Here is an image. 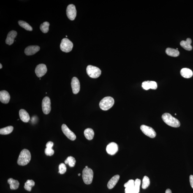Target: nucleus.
<instances>
[{"label":"nucleus","mask_w":193,"mask_h":193,"mask_svg":"<svg viewBox=\"0 0 193 193\" xmlns=\"http://www.w3.org/2000/svg\"><path fill=\"white\" fill-rule=\"evenodd\" d=\"M66 37H67V36H66Z\"/></svg>","instance_id":"79ce46f5"},{"label":"nucleus","mask_w":193,"mask_h":193,"mask_svg":"<svg viewBox=\"0 0 193 193\" xmlns=\"http://www.w3.org/2000/svg\"><path fill=\"white\" fill-rule=\"evenodd\" d=\"M53 145L54 144L53 142L49 141L47 143L46 145V148H52Z\"/></svg>","instance_id":"c9c22d12"},{"label":"nucleus","mask_w":193,"mask_h":193,"mask_svg":"<svg viewBox=\"0 0 193 193\" xmlns=\"http://www.w3.org/2000/svg\"><path fill=\"white\" fill-rule=\"evenodd\" d=\"M87 72L90 77L96 78L100 76L101 71L99 68L95 66L89 65L87 68Z\"/></svg>","instance_id":"39448f33"},{"label":"nucleus","mask_w":193,"mask_h":193,"mask_svg":"<svg viewBox=\"0 0 193 193\" xmlns=\"http://www.w3.org/2000/svg\"><path fill=\"white\" fill-rule=\"evenodd\" d=\"M142 86L143 89L148 90L150 89V81H145L142 83Z\"/></svg>","instance_id":"2f4dec72"},{"label":"nucleus","mask_w":193,"mask_h":193,"mask_svg":"<svg viewBox=\"0 0 193 193\" xmlns=\"http://www.w3.org/2000/svg\"><path fill=\"white\" fill-rule=\"evenodd\" d=\"M19 25L22 27L27 31H32L33 28L29 24L27 23L26 22L23 21V20H20L18 21Z\"/></svg>","instance_id":"a878e982"},{"label":"nucleus","mask_w":193,"mask_h":193,"mask_svg":"<svg viewBox=\"0 0 193 193\" xmlns=\"http://www.w3.org/2000/svg\"><path fill=\"white\" fill-rule=\"evenodd\" d=\"M43 111L44 114L48 115L51 110V102L50 98L45 96L43 99L42 102Z\"/></svg>","instance_id":"0eeeda50"},{"label":"nucleus","mask_w":193,"mask_h":193,"mask_svg":"<svg viewBox=\"0 0 193 193\" xmlns=\"http://www.w3.org/2000/svg\"><path fill=\"white\" fill-rule=\"evenodd\" d=\"M150 180L148 176H145L142 180V188L143 189H147L150 185Z\"/></svg>","instance_id":"c85d7f7f"},{"label":"nucleus","mask_w":193,"mask_h":193,"mask_svg":"<svg viewBox=\"0 0 193 193\" xmlns=\"http://www.w3.org/2000/svg\"><path fill=\"white\" fill-rule=\"evenodd\" d=\"M73 46V44L72 42L69 39L65 38L62 40L60 45V48L62 51L68 53L72 50Z\"/></svg>","instance_id":"423d86ee"},{"label":"nucleus","mask_w":193,"mask_h":193,"mask_svg":"<svg viewBox=\"0 0 193 193\" xmlns=\"http://www.w3.org/2000/svg\"><path fill=\"white\" fill-rule=\"evenodd\" d=\"M10 96L7 91L3 90L0 92V101L2 103L7 104L10 99Z\"/></svg>","instance_id":"2eb2a0df"},{"label":"nucleus","mask_w":193,"mask_h":193,"mask_svg":"<svg viewBox=\"0 0 193 193\" xmlns=\"http://www.w3.org/2000/svg\"><path fill=\"white\" fill-rule=\"evenodd\" d=\"M67 15L68 18L71 20L75 19L77 15V11L75 6L71 4L68 6L67 8Z\"/></svg>","instance_id":"1a4fd4ad"},{"label":"nucleus","mask_w":193,"mask_h":193,"mask_svg":"<svg viewBox=\"0 0 193 193\" xmlns=\"http://www.w3.org/2000/svg\"><path fill=\"white\" fill-rule=\"evenodd\" d=\"M191 43H192V40L190 38H188L186 41H181L180 42V45L185 50L190 51L192 49V47L191 45Z\"/></svg>","instance_id":"a211bd4d"},{"label":"nucleus","mask_w":193,"mask_h":193,"mask_svg":"<svg viewBox=\"0 0 193 193\" xmlns=\"http://www.w3.org/2000/svg\"><path fill=\"white\" fill-rule=\"evenodd\" d=\"M40 50V47L37 45L29 46L25 49L24 53L27 56H31L36 54Z\"/></svg>","instance_id":"4468645a"},{"label":"nucleus","mask_w":193,"mask_h":193,"mask_svg":"<svg viewBox=\"0 0 193 193\" xmlns=\"http://www.w3.org/2000/svg\"><path fill=\"white\" fill-rule=\"evenodd\" d=\"M165 193H172V191L170 189H167Z\"/></svg>","instance_id":"4c0bfd02"},{"label":"nucleus","mask_w":193,"mask_h":193,"mask_svg":"<svg viewBox=\"0 0 193 193\" xmlns=\"http://www.w3.org/2000/svg\"><path fill=\"white\" fill-rule=\"evenodd\" d=\"M65 164H68L69 166L73 167L75 166L76 160L75 158L72 156H69L64 161Z\"/></svg>","instance_id":"bb28decb"},{"label":"nucleus","mask_w":193,"mask_h":193,"mask_svg":"<svg viewBox=\"0 0 193 193\" xmlns=\"http://www.w3.org/2000/svg\"><path fill=\"white\" fill-rule=\"evenodd\" d=\"M162 119L168 125L173 127H178L180 123L178 120L169 113H165L162 115Z\"/></svg>","instance_id":"f03ea898"},{"label":"nucleus","mask_w":193,"mask_h":193,"mask_svg":"<svg viewBox=\"0 0 193 193\" xmlns=\"http://www.w3.org/2000/svg\"><path fill=\"white\" fill-rule=\"evenodd\" d=\"M45 153L47 156H52L54 153V151L52 148H46L45 150Z\"/></svg>","instance_id":"7c9ffc66"},{"label":"nucleus","mask_w":193,"mask_h":193,"mask_svg":"<svg viewBox=\"0 0 193 193\" xmlns=\"http://www.w3.org/2000/svg\"><path fill=\"white\" fill-rule=\"evenodd\" d=\"M8 183L10 185V188L11 190H15L18 189L20 183L17 180L12 178H9L8 180Z\"/></svg>","instance_id":"412c9836"},{"label":"nucleus","mask_w":193,"mask_h":193,"mask_svg":"<svg viewBox=\"0 0 193 193\" xmlns=\"http://www.w3.org/2000/svg\"><path fill=\"white\" fill-rule=\"evenodd\" d=\"M50 25V23L47 22H45L42 24L40 27L41 31L45 34L47 33L49 31Z\"/></svg>","instance_id":"cd10ccee"},{"label":"nucleus","mask_w":193,"mask_h":193,"mask_svg":"<svg viewBox=\"0 0 193 193\" xmlns=\"http://www.w3.org/2000/svg\"><path fill=\"white\" fill-rule=\"evenodd\" d=\"M120 178V176L119 175H116L112 177L107 184V187L108 189H113L118 183Z\"/></svg>","instance_id":"6ab92c4d"},{"label":"nucleus","mask_w":193,"mask_h":193,"mask_svg":"<svg viewBox=\"0 0 193 193\" xmlns=\"http://www.w3.org/2000/svg\"><path fill=\"white\" fill-rule=\"evenodd\" d=\"M71 87H72L73 93L74 94H77L80 89V82L78 79L76 77L72 78L71 81Z\"/></svg>","instance_id":"f8f14e48"},{"label":"nucleus","mask_w":193,"mask_h":193,"mask_svg":"<svg viewBox=\"0 0 193 193\" xmlns=\"http://www.w3.org/2000/svg\"><path fill=\"white\" fill-rule=\"evenodd\" d=\"M180 73L182 76L186 78H191L193 76V72L192 70L187 68H183L182 69Z\"/></svg>","instance_id":"aec40b11"},{"label":"nucleus","mask_w":193,"mask_h":193,"mask_svg":"<svg viewBox=\"0 0 193 193\" xmlns=\"http://www.w3.org/2000/svg\"><path fill=\"white\" fill-rule=\"evenodd\" d=\"M17 33L16 31H10L7 35V38L6 39V43L9 45H11L13 44L15 38L16 37Z\"/></svg>","instance_id":"dca6fc26"},{"label":"nucleus","mask_w":193,"mask_h":193,"mask_svg":"<svg viewBox=\"0 0 193 193\" xmlns=\"http://www.w3.org/2000/svg\"><path fill=\"white\" fill-rule=\"evenodd\" d=\"M150 88L152 90H156L157 88V83L156 82L150 81Z\"/></svg>","instance_id":"72a5a7b5"},{"label":"nucleus","mask_w":193,"mask_h":193,"mask_svg":"<svg viewBox=\"0 0 193 193\" xmlns=\"http://www.w3.org/2000/svg\"><path fill=\"white\" fill-rule=\"evenodd\" d=\"M62 130L63 134L68 138L72 141H74L76 138V136L65 124H63L62 126Z\"/></svg>","instance_id":"9d476101"},{"label":"nucleus","mask_w":193,"mask_h":193,"mask_svg":"<svg viewBox=\"0 0 193 193\" xmlns=\"http://www.w3.org/2000/svg\"><path fill=\"white\" fill-rule=\"evenodd\" d=\"M166 52L169 56L177 57L180 55V52L176 49L168 48L166 49Z\"/></svg>","instance_id":"4be33fe9"},{"label":"nucleus","mask_w":193,"mask_h":193,"mask_svg":"<svg viewBox=\"0 0 193 193\" xmlns=\"http://www.w3.org/2000/svg\"><path fill=\"white\" fill-rule=\"evenodd\" d=\"M13 129V127L12 126H9L2 128L0 129V134L2 135L8 134L12 132Z\"/></svg>","instance_id":"b1692460"},{"label":"nucleus","mask_w":193,"mask_h":193,"mask_svg":"<svg viewBox=\"0 0 193 193\" xmlns=\"http://www.w3.org/2000/svg\"><path fill=\"white\" fill-rule=\"evenodd\" d=\"M47 69L46 66L43 64L38 65L35 69V73L38 77L39 78L43 76L46 73Z\"/></svg>","instance_id":"9b49d317"},{"label":"nucleus","mask_w":193,"mask_h":193,"mask_svg":"<svg viewBox=\"0 0 193 193\" xmlns=\"http://www.w3.org/2000/svg\"><path fill=\"white\" fill-rule=\"evenodd\" d=\"M88 166H86L85 167V168H88Z\"/></svg>","instance_id":"a19ab883"},{"label":"nucleus","mask_w":193,"mask_h":193,"mask_svg":"<svg viewBox=\"0 0 193 193\" xmlns=\"http://www.w3.org/2000/svg\"><path fill=\"white\" fill-rule=\"evenodd\" d=\"M190 182L191 186L193 189V175H191L190 176Z\"/></svg>","instance_id":"e433bc0d"},{"label":"nucleus","mask_w":193,"mask_h":193,"mask_svg":"<svg viewBox=\"0 0 193 193\" xmlns=\"http://www.w3.org/2000/svg\"><path fill=\"white\" fill-rule=\"evenodd\" d=\"M106 150L109 155H114L118 151V145L115 142H111L107 145Z\"/></svg>","instance_id":"ddd939ff"},{"label":"nucleus","mask_w":193,"mask_h":193,"mask_svg":"<svg viewBox=\"0 0 193 193\" xmlns=\"http://www.w3.org/2000/svg\"><path fill=\"white\" fill-rule=\"evenodd\" d=\"M115 101L113 98L110 96L104 97L99 103V107L102 110H107L111 108L114 104Z\"/></svg>","instance_id":"7ed1b4c3"},{"label":"nucleus","mask_w":193,"mask_h":193,"mask_svg":"<svg viewBox=\"0 0 193 193\" xmlns=\"http://www.w3.org/2000/svg\"><path fill=\"white\" fill-rule=\"evenodd\" d=\"M140 129L142 132L151 138H154L156 137V132L152 128L145 125H142L141 126Z\"/></svg>","instance_id":"6e6552de"},{"label":"nucleus","mask_w":193,"mask_h":193,"mask_svg":"<svg viewBox=\"0 0 193 193\" xmlns=\"http://www.w3.org/2000/svg\"><path fill=\"white\" fill-rule=\"evenodd\" d=\"M35 185V182L33 180H27L25 183L24 188L25 190L28 191H31V188Z\"/></svg>","instance_id":"393cba45"},{"label":"nucleus","mask_w":193,"mask_h":193,"mask_svg":"<svg viewBox=\"0 0 193 193\" xmlns=\"http://www.w3.org/2000/svg\"><path fill=\"white\" fill-rule=\"evenodd\" d=\"M141 180L139 179H136L134 181V186L136 187L140 188L141 184Z\"/></svg>","instance_id":"f704fd0d"},{"label":"nucleus","mask_w":193,"mask_h":193,"mask_svg":"<svg viewBox=\"0 0 193 193\" xmlns=\"http://www.w3.org/2000/svg\"><path fill=\"white\" fill-rule=\"evenodd\" d=\"M2 64H1H1H0V69H2Z\"/></svg>","instance_id":"58836bf2"},{"label":"nucleus","mask_w":193,"mask_h":193,"mask_svg":"<svg viewBox=\"0 0 193 193\" xmlns=\"http://www.w3.org/2000/svg\"><path fill=\"white\" fill-rule=\"evenodd\" d=\"M84 135L87 140H92L94 137V132L92 129L88 128L85 129L84 131Z\"/></svg>","instance_id":"5701e85b"},{"label":"nucleus","mask_w":193,"mask_h":193,"mask_svg":"<svg viewBox=\"0 0 193 193\" xmlns=\"http://www.w3.org/2000/svg\"><path fill=\"white\" fill-rule=\"evenodd\" d=\"M80 173L78 174V176H80Z\"/></svg>","instance_id":"ea45409f"},{"label":"nucleus","mask_w":193,"mask_h":193,"mask_svg":"<svg viewBox=\"0 0 193 193\" xmlns=\"http://www.w3.org/2000/svg\"><path fill=\"white\" fill-rule=\"evenodd\" d=\"M93 170L89 168H85L82 172V178L85 184H91L93 181Z\"/></svg>","instance_id":"20e7f679"},{"label":"nucleus","mask_w":193,"mask_h":193,"mask_svg":"<svg viewBox=\"0 0 193 193\" xmlns=\"http://www.w3.org/2000/svg\"><path fill=\"white\" fill-rule=\"evenodd\" d=\"M59 170L58 173H60L61 174H63L65 173L67 170V168H66L65 164L63 163L60 164L59 166Z\"/></svg>","instance_id":"c756f323"},{"label":"nucleus","mask_w":193,"mask_h":193,"mask_svg":"<svg viewBox=\"0 0 193 193\" xmlns=\"http://www.w3.org/2000/svg\"><path fill=\"white\" fill-rule=\"evenodd\" d=\"M19 115L20 119L23 122L27 123L29 121L30 119L29 115L26 110L24 109H21L19 111Z\"/></svg>","instance_id":"f3484780"},{"label":"nucleus","mask_w":193,"mask_h":193,"mask_svg":"<svg viewBox=\"0 0 193 193\" xmlns=\"http://www.w3.org/2000/svg\"><path fill=\"white\" fill-rule=\"evenodd\" d=\"M124 187L125 188L130 187L134 186V180H130L128 181L127 183H125Z\"/></svg>","instance_id":"473e14b6"},{"label":"nucleus","mask_w":193,"mask_h":193,"mask_svg":"<svg viewBox=\"0 0 193 193\" xmlns=\"http://www.w3.org/2000/svg\"><path fill=\"white\" fill-rule=\"evenodd\" d=\"M31 154L30 151L24 149L20 152L17 161V163L20 166H26L31 161Z\"/></svg>","instance_id":"f257e3e1"}]
</instances>
